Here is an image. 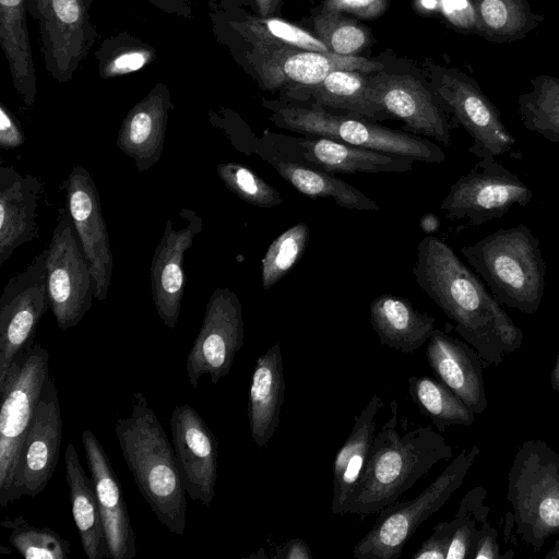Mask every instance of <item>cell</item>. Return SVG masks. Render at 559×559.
<instances>
[{
  "instance_id": "6da1fadb",
  "label": "cell",
  "mask_w": 559,
  "mask_h": 559,
  "mask_svg": "<svg viewBox=\"0 0 559 559\" xmlns=\"http://www.w3.org/2000/svg\"><path fill=\"white\" fill-rule=\"evenodd\" d=\"M413 274L485 366L500 365L504 355L521 347L522 329L443 240L432 235L421 239Z\"/></svg>"
},
{
  "instance_id": "7a4b0ae2",
  "label": "cell",
  "mask_w": 559,
  "mask_h": 559,
  "mask_svg": "<svg viewBox=\"0 0 559 559\" xmlns=\"http://www.w3.org/2000/svg\"><path fill=\"white\" fill-rule=\"evenodd\" d=\"M376 433L365 471L356 487L347 514L361 519L394 503L438 462L449 460L453 449L431 426H418L400 433L397 402Z\"/></svg>"
},
{
  "instance_id": "3957f363",
  "label": "cell",
  "mask_w": 559,
  "mask_h": 559,
  "mask_svg": "<svg viewBox=\"0 0 559 559\" xmlns=\"http://www.w3.org/2000/svg\"><path fill=\"white\" fill-rule=\"evenodd\" d=\"M115 433L126 464L157 520L170 533L183 535L186 489L174 447L146 397L131 396V413L118 418Z\"/></svg>"
},
{
  "instance_id": "277c9868",
  "label": "cell",
  "mask_w": 559,
  "mask_h": 559,
  "mask_svg": "<svg viewBox=\"0 0 559 559\" xmlns=\"http://www.w3.org/2000/svg\"><path fill=\"white\" fill-rule=\"evenodd\" d=\"M461 253L500 305L526 314L538 311L546 264L539 240L526 225L499 228L462 247Z\"/></svg>"
},
{
  "instance_id": "5b68a950",
  "label": "cell",
  "mask_w": 559,
  "mask_h": 559,
  "mask_svg": "<svg viewBox=\"0 0 559 559\" xmlns=\"http://www.w3.org/2000/svg\"><path fill=\"white\" fill-rule=\"evenodd\" d=\"M262 103L271 111L269 120L285 130L404 155L416 162L441 164L445 159V154L438 144L407 131L390 129L352 115L333 114L313 104L300 106L285 100L267 99Z\"/></svg>"
},
{
  "instance_id": "8992f818",
  "label": "cell",
  "mask_w": 559,
  "mask_h": 559,
  "mask_svg": "<svg viewBox=\"0 0 559 559\" xmlns=\"http://www.w3.org/2000/svg\"><path fill=\"white\" fill-rule=\"evenodd\" d=\"M507 500L516 533L539 551L559 533V453L543 440L523 442L508 474Z\"/></svg>"
},
{
  "instance_id": "52a82bcc",
  "label": "cell",
  "mask_w": 559,
  "mask_h": 559,
  "mask_svg": "<svg viewBox=\"0 0 559 559\" xmlns=\"http://www.w3.org/2000/svg\"><path fill=\"white\" fill-rule=\"evenodd\" d=\"M479 447L462 450L437 478L412 500L382 509L372 528L354 546L356 559H397L419 525L440 510L463 484Z\"/></svg>"
},
{
  "instance_id": "ba28073f",
  "label": "cell",
  "mask_w": 559,
  "mask_h": 559,
  "mask_svg": "<svg viewBox=\"0 0 559 559\" xmlns=\"http://www.w3.org/2000/svg\"><path fill=\"white\" fill-rule=\"evenodd\" d=\"M49 376V354L40 344L22 350L0 385V504L13 499V483L22 447Z\"/></svg>"
},
{
  "instance_id": "9c48e42d",
  "label": "cell",
  "mask_w": 559,
  "mask_h": 559,
  "mask_svg": "<svg viewBox=\"0 0 559 559\" xmlns=\"http://www.w3.org/2000/svg\"><path fill=\"white\" fill-rule=\"evenodd\" d=\"M38 24L46 71L59 83L70 82L99 39L90 10L93 0H25Z\"/></svg>"
},
{
  "instance_id": "30bf717a",
  "label": "cell",
  "mask_w": 559,
  "mask_h": 559,
  "mask_svg": "<svg viewBox=\"0 0 559 559\" xmlns=\"http://www.w3.org/2000/svg\"><path fill=\"white\" fill-rule=\"evenodd\" d=\"M431 87L436 97L456 126L472 138L468 153L478 159L498 157L515 144L497 106L475 79L453 69L435 67Z\"/></svg>"
},
{
  "instance_id": "8fae6325",
  "label": "cell",
  "mask_w": 559,
  "mask_h": 559,
  "mask_svg": "<svg viewBox=\"0 0 559 559\" xmlns=\"http://www.w3.org/2000/svg\"><path fill=\"white\" fill-rule=\"evenodd\" d=\"M69 210L56 225L46 258L50 308L59 329L78 325L92 307L95 284Z\"/></svg>"
},
{
  "instance_id": "7c38bea8",
  "label": "cell",
  "mask_w": 559,
  "mask_h": 559,
  "mask_svg": "<svg viewBox=\"0 0 559 559\" xmlns=\"http://www.w3.org/2000/svg\"><path fill=\"white\" fill-rule=\"evenodd\" d=\"M246 60L255 72L260 85L270 92L292 93L320 83L334 70L362 73L380 72L384 64L362 57H343L290 47L286 45L250 41Z\"/></svg>"
},
{
  "instance_id": "4fadbf2b",
  "label": "cell",
  "mask_w": 559,
  "mask_h": 559,
  "mask_svg": "<svg viewBox=\"0 0 559 559\" xmlns=\"http://www.w3.org/2000/svg\"><path fill=\"white\" fill-rule=\"evenodd\" d=\"M532 199V190L516 174L497 157H487L450 187L440 209L451 221L481 225L504 216L514 205L526 206Z\"/></svg>"
},
{
  "instance_id": "5bb4252c",
  "label": "cell",
  "mask_w": 559,
  "mask_h": 559,
  "mask_svg": "<svg viewBox=\"0 0 559 559\" xmlns=\"http://www.w3.org/2000/svg\"><path fill=\"white\" fill-rule=\"evenodd\" d=\"M245 338L242 306L229 288H217L210 296L201 329L187 356L186 369L195 390L202 376L212 384L227 376Z\"/></svg>"
},
{
  "instance_id": "9a60e30c",
  "label": "cell",
  "mask_w": 559,
  "mask_h": 559,
  "mask_svg": "<svg viewBox=\"0 0 559 559\" xmlns=\"http://www.w3.org/2000/svg\"><path fill=\"white\" fill-rule=\"evenodd\" d=\"M47 253L45 249L10 278L0 297V385L14 358L34 344L38 322L50 308Z\"/></svg>"
},
{
  "instance_id": "2e32d148",
  "label": "cell",
  "mask_w": 559,
  "mask_h": 559,
  "mask_svg": "<svg viewBox=\"0 0 559 559\" xmlns=\"http://www.w3.org/2000/svg\"><path fill=\"white\" fill-rule=\"evenodd\" d=\"M367 97L388 117L404 123V130L426 135L448 146L455 122L435 93L420 81L383 71L368 75Z\"/></svg>"
},
{
  "instance_id": "e0dca14e",
  "label": "cell",
  "mask_w": 559,
  "mask_h": 559,
  "mask_svg": "<svg viewBox=\"0 0 559 559\" xmlns=\"http://www.w3.org/2000/svg\"><path fill=\"white\" fill-rule=\"evenodd\" d=\"M62 440V417L55 380H45L31 427L22 447L13 483V499L35 497L55 473Z\"/></svg>"
},
{
  "instance_id": "ac0fdd59",
  "label": "cell",
  "mask_w": 559,
  "mask_h": 559,
  "mask_svg": "<svg viewBox=\"0 0 559 559\" xmlns=\"http://www.w3.org/2000/svg\"><path fill=\"white\" fill-rule=\"evenodd\" d=\"M170 430L179 472L189 497L210 508L215 495L218 441L189 404L175 406Z\"/></svg>"
},
{
  "instance_id": "d6986e66",
  "label": "cell",
  "mask_w": 559,
  "mask_h": 559,
  "mask_svg": "<svg viewBox=\"0 0 559 559\" xmlns=\"http://www.w3.org/2000/svg\"><path fill=\"white\" fill-rule=\"evenodd\" d=\"M64 189L68 210L91 265L95 298L105 301L111 282L114 254L97 187L88 170L75 166L64 183Z\"/></svg>"
},
{
  "instance_id": "ffe728a7",
  "label": "cell",
  "mask_w": 559,
  "mask_h": 559,
  "mask_svg": "<svg viewBox=\"0 0 559 559\" xmlns=\"http://www.w3.org/2000/svg\"><path fill=\"white\" fill-rule=\"evenodd\" d=\"M179 215L186 218L187 224L176 228L173 221L168 219L150 267L155 309L169 329H175L180 314L186 287L185 253L203 228L202 217L194 211L182 209Z\"/></svg>"
},
{
  "instance_id": "44dd1931",
  "label": "cell",
  "mask_w": 559,
  "mask_h": 559,
  "mask_svg": "<svg viewBox=\"0 0 559 559\" xmlns=\"http://www.w3.org/2000/svg\"><path fill=\"white\" fill-rule=\"evenodd\" d=\"M284 152L294 153L292 162L320 169L329 174L354 173H405L413 169L415 159L376 150L354 146L321 138H292L280 134Z\"/></svg>"
},
{
  "instance_id": "7402d4cb",
  "label": "cell",
  "mask_w": 559,
  "mask_h": 559,
  "mask_svg": "<svg viewBox=\"0 0 559 559\" xmlns=\"http://www.w3.org/2000/svg\"><path fill=\"white\" fill-rule=\"evenodd\" d=\"M82 443L94 484L110 559H133L135 537L120 483L98 439L83 430Z\"/></svg>"
},
{
  "instance_id": "603a6c76",
  "label": "cell",
  "mask_w": 559,
  "mask_h": 559,
  "mask_svg": "<svg viewBox=\"0 0 559 559\" xmlns=\"http://www.w3.org/2000/svg\"><path fill=\"white\" fill-rule=\"evenodd\" d=\"M427 361L436 379L454 392L475 414H481L488 401L483 360L468 343L435 329L426 348Z\"/></svg>"
},
{
  "instance_id": "cb8c5ba5",
  "label": "cell",
  "mask_w": 559,
  "mask_h": 559,
  "mask_svg": "<svg viewBox=\"0 0 559 559\" xmlns=\"http://www.w3.org/2000/svg\"><path fill=\"white\" fill-rule=\"evenodd\" d=\"M173 107L168 86L159 82L124 117L116 144L134 160L138 171L148 170L159 160Z\"/></svg>"
},
{
  "instance_id": "d4e9b609",
  "label": "cell",
  "mask_w": 559,
  "mask_h": 559,
  "mask_svg": "<svg viewBox=\"0 0 559 559\" xmlns=\"http://www.w3.org/2000/svg\"><path fill=\"white\" fill-rule=\"evenodd\" d=\"M43 186L33 175L0 167V265L22 245L37 238L36 209Z\"/></svg>"
},
{
  "instance_id": "484cf974",
  "label": "cell",
  "mask_w": 559,
  "mask_h": 559,
  "mask_svg": "<svg viewBox=\"0 0 559 559\" xmlns=\"http://www.w3.org/2000/svg\"><path fill=\"white\" fill-rule=\"evenodd\" d=\"M285 396L283 355L280 344L272 345L257 358L248 395L251 437L258 448H265L278 424Z\"/></svg>"
},
{
  "instance_id": "4316f807",
  "label": "cell",
  "mask_w": 559,
  "mask_h": 559,
  "mask_svg": "<svg viewBox=\"0 0 559 559\" xmlns=\"http://www.w3.org/2000/svg\"><path fill=\"white\" fill-rule=\"evenodd\" d=\"M383 402L374 393L366 407L355 416L353 428L337 451L333 462V496L331 511L334 515L347 514L349 500L358 486L376 436V417Z\"/></svg>"
},
{
  "instance_id": "83f0119b",
  "label": "cell",
  "mask_w": 559,
  "mask_h": 559,
  "mask_svg": "<svg viewBox=\"0 0 559 559\" xmlns=\"http://www.w3.org/2000/svg\"><path fill=\"white\" fill-rule=\"evenodd\" d=\"M370 323L380 344L404 354H413L428 342L436 320L420 312L404 297L382 294L369 306Z\"/></svg>"
},
{
  "instance_id": "f1b7e54d",
  "label": "cell",
  "mask_w": 559,
  "mask_h": 559,
  "mask_svg": "<svg viewBox=\"0 0 559 559\" xmlns=\"http://www.w3.org/2000/svg\"><path fill=\"white\" fill-rule=\"evenodd\" d=\"M26 14L25 0H0V46L14 90L32 107L37 96V76Z\"/></svg>"
},
{
  "instance_id": "f546056e",
  "label": "cell",
  "mask_w": 559,
  "mask_h": 559,
  "mask_svg": "<svg viewBox=\"0 0 559 559\" xmlns=\"http://www.w3.org/2000/svg\"><path fill=\"white\" fill-rule=\"evenodd\" d=\"M66 479L71 510L81 545L88 559L109 558L98 501L92 477L88 478L72 443L64 452Z\"/></svg>"
},
{
  "instance_id": "4dcf8cb0",
  "label": "cell",
  "mask_w": 559,
  "mask_h": 559,
  "mask_svg": "<svg viewBox=\"0 0 559 559\" xmlns=\"http://www.w3.org/2000/svg\"><path fill=\"white\" fill-rule=\"evenodd\" d=\"M368 75L353 70H334L320 83L298 90L287 98L310 102L324 108L344 110L352 116L378 120L385 119L382 110L367 97Z\"/></svg>"
},
{
  "instance_id": "1f68e13d",
  "label": "cell",
  "mask_w": 559,
  "mask_h": 559,
  "mask_svg": "<svg viewBox=\"0 0 559 559\" xmlns=\"http://www.w3.org/2000/svg\"><path fill=\"white\" fill-rule=\"evenodd\" d=\"M475 33L492 44L521 40L539 26L545 15L534 12L527 0H469Z\"/></svg>"
},
{
  "instance_id": "d6a6232c",
  "label": "cell",
  "mask_w": 559,
  "mask_h": 559,
  "mask_svg": "<svg viewBox=\"0 0 559 559\" xmlns=\"http://www.w3.org/2000/svg\"><path fill=\"white\" fill-rule=\"evenodd\" d=\"M265 159L284 180L309 198H332L337 205L348 210H380L373 200L332 174L292 160L275 157Z\"/></svg>"
},
{
  "instance_id": "836d02e7",
  "label": "cell",
  "mask_w": 559,
  "mask_h": 559,
  "mask_svg": "<svg viewBox=\"0 0 559 559\" xmlns=\"http://www.w3.org/2000/svg\"><path fill=\"white\" fill-rule=\"evenodd\" d=\"M408 393L419 412L439 430L449 426H472L475 413L447 385L428 376L407 379Z\"/></svg>"
},
{
  "instance_id": "e575fe53",
  "label": "cell",
  "mask_w": 559,
  "mask_h": 559,
  "mask_svg": "<svg viewBox=\"0 0 559 559\" xmlns=\"http://www.w3.org/2000/svg\"><path fill=\"white\" fill-rule=\"evenodd\" d=\"M531 90L519 95L522 124L551 143H559V78L539 74L530 79Z\"/></svg>"
},
{
  "instance_id": "d590c367",
  "label": "cell",
  "mask_w": 559,
  "mask_h": 559,
  "mask_svg": "<svg viewBox=\"0 0 559 559\" xmlns=\"http://www.w3.org/2000/svg\"><path fill=\"white\" fill-rule=\"evenodd\" d=\"M157 57L147 43L129 33H119L105 39L95 53L98 74L115 79L140 71Z\"/></svg>"
},
{
  "instance_id": "8d00e7d4",
  "label": "cell",
  "mask_w": 559,
  "mask_h": 559,
  "mask_svg": "<svg viewBox=\"0 0 559 559\" xmlns=\"http://www.w3.org/2000/svg\"><path fill=\"white\" fill-rule=\"evenodd\" d=\"M233 27L249 41L286 45L300 49L331 53L316 35L277 17L249 16L233 22Z\"/></svg>"
},
{
  "instance_id": "74e56055",
  "label": "cell",
  "mask_w": 559,
  "mask_h": 559,
  "mask_svg": "<svg viewBox=\"0 0 559 559\" xmlns=\"http://www.w3.org/2000/svg\"><path fill=\"white\" fill-rule=\"evenodd\" d=\"M0 525L10 530L9 543L25 559H67L70 543L48 527L31 525L24 516L4 519Z\"/></svg>"
},
{
  "instance_id": "f35d334b",
  "label": "cell",
  "mask_w": 559,
  "mask_h": 559,
  "mask_svg": "<svg viewBox=\"0 0 559 559\" xmlns=\"http://www.w3.org/2000/svg\"><path fill=\"white\" fill-rule=\"evenodd\" d=\"M312 25L314 35L324 43L331 53L358 57L370 46V32L342 13L317 11Z\"/></svg>"
},
{
  "instance_id": "ab89813d",
  "label": "cell",
  "mask_w": 559,
  "mask_h": 559,
  "mask_svg": "<svg viewBox=\"0 0 559 559\" xmlns=\"http://www.w3.org/2000/svg\"><path fill=\"white\" fill-rule=\"evenodd\" d=\"M310 239L306 223H297L285 230L269 246L261 261V277L264 290L283 278L302 257Z\"/></svg>"
},
{
  "instance_id": "60d3db41",
  "label": "cell",
  "mask_w": 559,
  "mask_h": 559,
  "mask_svg": "<svg viewBox=\"0 0 559 559\" xmlns=\"http://www.w3.org/2000/svg\"><path fill=\"white\" fill-rule=\"evenodd\" d=\"M487 490L477 486L466 492L460 502L453 520L455 531L451 538L445 559L472 558L478 525L487 522L489 508L484 504Z\"/></svg>"
},
{
  "instance_id": "b9f144b4",
  "label": "cell",
  "mask_w": 559,
  "mask_h": 559,
  "mask_svg": "<svg viewBox=\"0 0 559 559\" xmlns=\"http://www.w3.org/2000/svg\"><path fill=\"white\" fill-rule=\"evenodd\" d=\"M216 173L229 191L253 206L269 209L283 203L276 188L243 165L222 163Z\"/></svg>"
},
{
  "instance_id": "7bdbcfd3",
  "label": "cell",
  "mask_w": 559,
  "mask_h": 559,
  "mask_svg": "<svg viewBox=\"0 0 559 559\" xmlns=\"http://www.w3.org/2000/svg\"><path fill=\"white\" fill-rule=\"evenodd\" d=\"M390 0H323L319 12L350 13L359 19H376L382 15Z\"/></svg>"
},
{
  "instance_id": "ee69618b",
  "label": "cell",
  "mask_w": 559,
  "mask_h": 559,
  "mask_svg": "<svg viewBox=\"0 0 559 559\" xmlns=\"http://www.w3.org/2000/svg\"><path fill=\"white\" fill-rule=\"evenodd\" d=\"M455 531V522L438 523L431 535L412 555V559H445L449 545Z\"/></svg>"
},
{
  "instance_id": "f6af8a7d",
  "label": "cell",
  "mask_w": 559,
  "mask_h": 559,
  "mask_svg": "<svg viewBox=\"0 0 559 559\" xmlns=\"http://www.w3.org/2000/svg\"><path fill=\"white\" fill-rule=\"evenodd\" d=\"M440 7L454 27L464 33H475V17L469 0H440Z\"/></svg>"
},
{
  "instance_id": "bcb514c9",
  "label": "cell",
  "mask_w": 559,
  "mask_h": 559,
  "mask_svg": "<svg viewBox=\"0 0 559 559\" xmlns=\"http://www.w3.org/2000/svg\"><path fill=\"white\" fill-rule=\"evenodd\" d=\"M25 135L19 120L11 110L0 104V146L2 150H13L23 145Z\"/></svg>"
},
{
  "instance_id": "7dc6e473",
  "label": "cell",
  "mask_w": 559,
  "mask_h": 559,
  "mask_svg": "<svg viewBox=\"0 0 559 559\" xmlns=\"http://www.w3.org/2000/svg\"><path fill=\"white\" fill-rule=\"evenodd\" d=\"M472 558L474 559H506L500 554L498 544V531L485 522L478 530Z\"/></svg>"
},
{
  "instance_id": "c3c4849f",
  "label": "cell",
  "mask_w": 559,
  "mask_h": 559,
  "mask_svg": "<svg viewBox=\"0 0 559 559\" xmlns=\"http://www.w3.org/2000/svg\"><path fill=\"white\" fill-rule=\"evenodd\" d=\"M155 8L167 14L178 17L192 19L193 3L192 0H145Z\"/></svg>"
},
{
  "instance_id": "681fc988",
  "label": "cell",
  "mask_w": 559,
  "mask_h": 559,
  "mask_svg": "<svg viewBox=\"0 0 559 559\" xmlns=\"http://www.w3.org/2000/svg\"><path fill=\"white\" fill-rule=\"evenodd\" d=\"M276 559H312V552L301 538L287 540L274 555Z\"/></svg>"
},
{
  "instance_id": "f907efd6",
  "label": "cell",
  "mask_w": 559,
  "mask_h": 559,
  "mask_svg": "<svg viewBox=\"0 0 559 559\" xmlns=\"http://www.w3.org/2000/svg\"><path fill=\"white\" fill-rule=\"evenodd\" d=\"M260 17H274L278 13L280 0H254Z\"/></svg>"
},
{
  "instance_id": "816d5d0a",
  "label": "cell",
  "mask_w": 559,
  "mask_h": 559,
  "mask_svg": "<svg viewBox=\"0 0 559 559\" xmlns=\"http://www.w3.org/2000/svg\"><path fill=\"white\" fill-rule=\"evenodd\" d=\"M419 226L428 235H432L440 227V219L433 213H427L420 217Z\"/></svg>"
},
{
  "instance_id": "f5cc1de1",
  "label": "cell",
  "mask_w": 559,
  "mask_h": 559,
  "mask_svg": "<svg viewBox=\"0 0 559 559\" xmlns=\"http://www.w3.org/2000/svg\"><path fill=\"white\" fill-rule=\"evenodd\" d=\"M550 385L555 391L559 392V354L550 372Z\"/></svg>"
},
{
  "instance_id": "db71d44e",
  "label": "cell",
  "mask_w": 559,
  "mask_h": 559,
  "mask_svg": "<svg viewBox=\"0 0 559 559\" xmlns=\"http://www.w3.org/2000/svg\"><path fill=\"white\" fill-rule=\"evenodd\" d=\"M545 559H559V539L555 542L551 550L546 554Z\"/></svg>"
}]
</instances>
